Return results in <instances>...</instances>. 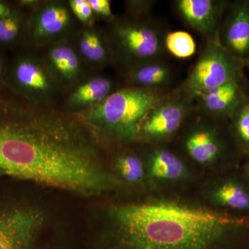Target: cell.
Masks as SVG:
<instances>
[{
    "label": "cell",
    "mask_w": 249,
    "mask_h": 249,
    "mask_svg": "<svg viewBox=\"0 0 249 249\" xmlns=\"http://www.w3.org/2000/svg\"><path fill=\"white\" fill-rule=\"evenodd\" d=\"M0 169L79 196H114L127 184L105 163L81 119L0 96Z\"/></svg>",
    "instance_id": "obj_1"
},
{
    "label": "cell",
    "mask_w": 249,
    "mask_h": 249,
    "mask_svg": "<svg viewBox=\"0 0 249 249\" xmlns=\"http://www.w3.org/2000/svg\"><path fill=\"white\" fill-rule=\"evenodd\" d=\"M95 249H249V214L181 197L114 201L98 217Z\"/></svg>",
    "instance_id": "obj_2"
},
{
    "label": "cell",
    "mask_w": 249,
    "mask_h": 249,
    "mask_svg": "<svg viewBox=\"0 0 249 249\" xmlns=\"http://www.w3.org/2000/svg\"><path fill=\"white\" fill-rule=\"evenodd\" d=\"M165 98L160 90L125 88L85 109L80 119L97 136L114 142H133L139 139L141 124L145 116Z\"/></svg>",
    "instance_id": "obj_3"
},
{
    "label": "cell",
    "mask_w": 249,
    "mask_h": 249,
    "mask_svg": "<svg viewBox=\"0 0 249 249\" xmlns=\"http://www.w3.org/2000/svg\"><path fill=\"white\" fill-rule=\"evenodd\" d=\"M243 60L221 45L218 38L209 40L177 96L194 101L206 91L240 76Z\"/></svg>",
    "instance_id": "obj_4"
},
{
    "label": "cell",
    "mask_w": 249,
    "mask_h": 249,
    "mask_svg": "<svg viewBox=\"0 0 249 249\" xmlns=\"http://www.w3.org/2000/svg\"><path fill=\"white\" fill-rule=\"evenodd\" d=\"M49 225L37 204H0V249H51L42 242Z\"/></svg>",
    "instance_id": "obj_5"
},
{
    "label": "cell",
    "mask_w": 249,
    "mask_h": 249,
    "mask_svg": "<svg viewBox=\"0 0 249 249\" xmlns=\"http://www.w3.org/2000/svg\"><path fill=\"white\" fill-rule=\"evenodd\" d=\"M183 150L190 160L202 168H218L219 172L240 166V153L229 129L198 122L188 129L183 141Z\"/></svg>",
    "instance_id": "obj_6"
},
{
    "label": "cell",
    "mask_w": 249,
    "mask_h": 249,
    "mask_svg": "<svg viewBox=\"0 0 249 249\" xmlns=\"http://www.w3.org/2000/svg\"><path fill=\"white\" fill-rule=\"evenodd\" d=\"M165 36L155 23L141 19L116 23L112 31L116 50L132 70L160 60Z\"/></svg>",
    "instance_id": "obj_7"
},
{
    "label": "cell",
    "mask_w": 249,
    "mask_h": 249,
    "mask_svg": "<svg viewBox=\"0 0 249 249\" xmlns=\"http://www.w3.org/2000/svg\"><path fill=\"white\" fill-rule=\"evenodd\" d=\"M10 81L14 89L33 104L49 106L58 92L56 80L47 67L29 55L19 57L15 61Z\"/></svg>",
    "instance_id": "obj_8"
},
{
    "label": "cell",
    "mask_w": 249,
    "mask_h": 249,
    "mask_svg": "<svg viewBox=\"0 0 249 249\" xmlns=\"http://www.w3.org/2000/svg\"><path fill=\"white\" fill-rule=\"evenodd\" d=\"M192 103L191 100L181 96L165 98L142 121L139 139L157 145L173 138L184 124Z\"/></svg>",
    "instance_id": "obj_9"
},
{
    "label": "cell",
    "mask_w": 249,
    "mask_h": 249,
    "mask_svg": "<svg viewBox=\"0 0 249 249\" xmlns=\"http://www.w3.org/2000/svg\"><path fill=\"white\" fill-rule=\"evenodd\" d=\"M217 175L205 191L208 204L223 211L249 214V181L240 165Z\"/></svg>",
    "instance_id": "obj_10"
},
{
    "label": "cell",
    "mask_w": 249,
    "mask_h": 249,
    "mask_svg": "<svg viewBox=\"0 0 249 249\" xmlns=\"http://www.w3.org/2000/svg\"><path fill=\"white\" fill-rule=\"evenodd\" d=\"M145 167L147 181L152 186H175L191 178L186 162L166 147H152L147 154Z\"/></svg>",
    "instance_id": "obj_11"
},
{
    "label": "cell",
    "mask_w": 249,
    "mask_h": 249,
    "mask_svg": "<svg viewBox=\"0 0 249 249\" xmlns=\"http://www.w3.org/2000/svg\"><path fill=\"white\" fill-rule=\"evenodd\" d=\"M178 14L193 29L207 41L217 38L219 22L227 1L220 0H178Z\"/></svg>",
    "instance_id": "obj_12"
},
{
    "label": "cell",
    "mask_w": 249,
    "mask_h": 249,
    "mask_svg": "<svg viewBox=\"0 0 249 249\" xmlns=\"http://www.w3.org/2000/svg\"><path fill=\"white\" fill-rule=\"evenodd\" d=\"M218 40L238 58L249 57V0L232 3L222 27Z\"/></svg>",
    "instance_id": "obj_13"
},
{
    "label": "cell",
    "mask_w": 249,
    "mask_h": 249,
    "mask_svg": "<svg viewBox=\"0 0 249 249\" xmlns=\"http://www.w3.org/2000/svg\"><path fill=\"white\" fill-rule=\"evenodd\" d=\"M71 25V15L65 4L46 3L31 18V37L36 44L47 43L66 34Z\"/></svg>",
    "instance_id": "obj_14"
},
{
    "label": "cell",
    "mask_w": 249,
    "mask_h": 249,
    "mask_svg": "<svg viewBox=\"0 0 249 249\" xmlns=\"http://www.w3.org/2000/svg\"><path fill=\"white\" fill-rule=\"evenodd\" d=\"M240 76L206 91L196 98L205 114L216 119H229L237 107L247 99Z\"/></svg>",
    "instance_id": "obj_15"
},
{
    "label": "cell",
    "mask_w": 249,
    "mask_h": 249,
    "mask_svg": "<svg viewBox=\"0 0 249 249\" xmlns=\"http://www.w3.org/2000/svg\"><path fill=\"white\" fill-rule=\"evenodd\" d=\"M49 72L55 80L64 83L76 81L81 68L78 55L70 46L58 44L53 46L47 53Z\"/></svg>",
    "instance_id": "obj_16"
},
{
    "label": "cell",
    "mask_w": 249,
    "mask_h": 249,
    "mask_svg": "<svg viewBox=\"0 0 249 249\" xmlns=\"http://www.w3.org/2000/svg\"><path fill=\"white\" fill-rule=\"evenodd\" d=\"M112 83L103 77H94L76 88L69 98L73 108H90L102 103L111 94Z\"/></svg>",
    "instance_id": "obj_17"
},
{
    "label": "cell",
    "mask_w": 249,
    "mask_h": 249,
    "mask_svg": "<svg viewBox=\"0 0 249 249\" xmlns=\"http://www.w3.org/2000/svg\"><path fill=\"white\" fill-rule=\"evenodd\" d=\"M129 79L135 88L160 90L171 81V70L159 60L131 70Z\"/></svg>",
    "instance_id": "obj_18"
},
{
    "label": "cell",
    "mask_w": 249,
    "mask_h": 249,
    "mask_svg": "<svg viewBox=\"0 0 249 249\" xmlns=\"http://www.w3.org/2000/svg\"><path fill=\"white\" fill-rule=\"evenodd\" d=\"M229 129L241 155L249 158V100L245 99L229 118Z\"/></svg>",
    "instance_id": "obj_19"
},
{
    "label": "cell",
    "mask_w": 249,
    "mask_h": 249,
    "mask_svg": "<svg viewBox=\"0 0 249 249\" xmlns=\"http://www.w3.org/2000/svg\"><path fill=\"white\" fill-rule=\"evenodd\" d=\"M114 168L116 175L127 186H139L147 178L145 162L133 154L119 155L114 162Z\"/></svg>",
    "instance_id": "obj_20"
},
{
    "label": "cell",
    "mask_w": 249,
    "mask_h": 249,
    "mask_svg": "<svg viewBox=\"0 0 249 249\" xmlns=\"http://www.w3.org/2000/svg\"><path fill=\"white\" fill-rule=\"evenodd\" d=\"M78 47L82 55L93 64H105L110 56L107 44L99 34L93 30L82 33L78 40Z\"/></svg>",
    "instance_id": "obj_21"
},
{
    "label": "cell",
    "mask_w": 249,
    "mask_h": 249,
    "mask_svg": "<svg viewBox=\"0 0 249 249\" xmlns=\"http://www.w3.org/2000/svg\"><path fill=\"white\" fill-rule=\"evenodd\" d=\"M165 49L178 58H188L196 52V43L191 34L183 31H175L165 36Z\"/></svg>",
    "instance_id": "obj_22"
},
{
    "label": "cell",
    "mask_w": 249,
    "mask_h": 249,
    "mask_svg": "<svg viewBox=\"0 0 249 249\" xmlns=\"http://www.w3.org/2000/svg\"><path fill=\"white\" fill-rule=\"evenodd\" d=\"M22 26V17L19 11H10L0 19V42L9 43L16 40Z\"/></svg>",
    "instance_id": "obj_23"
},
{
    "label": "cell",
    "mask_w": 249,
    "mask_h": 249,
    "mask_svg": "<svg viewBox=\"0 0 249 249\" xmlns=\"http://www.w3.org/2000/svg\"><path fill=\"white\" fill-rule=\"evenodd\" d=\"M70 6L72 12L82 22H89L93 11L88 0H71Z\"/></svg>",
    "instance_id": "obj_24"
},
{
    "label": "cell",
    "mask_w": 249,
    "mask_h": 249,
    "mask_svg": "<svg viewBox=\"0 0 249 249\" xmlns=\"http://www.w3.org/2000/svg\"><path fill=\"white\" fill-rule=\"evenodd\" d=\"M90 6L94 13L105 18L112 16L111 3L109 0H89Z\"/></svg>",
    "instance_id": "obj_25"
},
{
    "label": "cell",
    "mask_w": 249,
    "mask_h": 249,
    "mask_svg": "<svg viewBox=\"0 0 249 249\" xmlns=\"http://www.w3.org/2000/svg\"><path fill=\"white\" fill-rule=\"evenodd\" d=\"M10 9L4 3L0 2V19L9 13Z\"/></svg>",
    "instance_id": "obj_26"
},
{
    "label": "cell",
    "mask_w": 249,
    "mask_h": 249,
    "mask_svg": "<svg viewBox=\"0 0 249 249\" xmlns=\"http://www.w3.org/2000/svg\"><path fill=\"white\" fill-rule=\"evenodd\" d=\"M240 167L241 169H242V172H243L244 175H245L246 178H247L249 181V160L246 162L245 164L242 165V166Z\"/></svg>",
    "instance_id": "obj_27"
},
{
    "label": "cell",
    "mask_w": 249,
    "mask_h": 249,
    "mask_svg": "<svg viewBox=\"0 0 249 249\" xmlns=\"http://www.w3.org/2000/svg\"><path fill=\"white\" fill-rule=\"evenodd\" d=\"M243 64L244 67H247L249 68V57H248V58L244 59Z\"/></svg>",
    "instance_id": "obj_28"
},
{
    "label": "cell",
    "mask_w": 249,
    "mask_h": 249,
    "mask_svg": "<svg viewBox=\"0 0 249 249\" xmlns=\"http://www.w3.org/2000/svg\"><path fill=\"white\" fill-rule=\"evenodd\" d=\"M3 73V67L2 63H1V59H0V80L1 79Z\"/></svg>",
    "instance_id": "obj_29"
},
{
    "label": "cell",
    "mask_w": 249,
    "mask_h": 249,
    "mask_svg": "<svg viewBox=\"0 0 249 249\" xmlns=\"http://www.w3.org/2000/svg\"><path fill=\"white\" fill-rule=\"evenodd\" d=\"M4 175V173H3L2 171H1V170L0 169V175Z\"/></svg>",
    "instance_id": "obj_30"
}]
</instances>
